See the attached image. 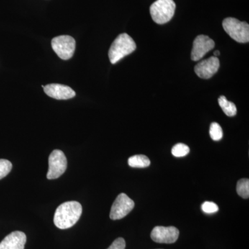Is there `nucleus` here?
I'll return each mask as SVG.
<instances>
[{"label": "nucleus", "instance_id": "39448f33", "mask_svg": "<svg viewBox=\"0 0 249 249\" xmlns=\"http://www.w3.org/2000/svg\"><path fill=\"white\" fill-rule=\"evenodd\" d=\"M52 46L59 58L67 60L71 58L74 53L76 41L71 36H60L54 37Z\"/></svg>", "mask_w": 249, "mask_h": 249}, {"label": "nucleus", "instance_id": "9d476101", "mask_svg": "<svg viewBox=\"0 0 249 249\" xmlns=\"http://www.w3.org/2000/svg\"><path fill=\"white\" fill-rule=\"evenodd\" d=\"M219 65V60L217 57H211L199 62L195 67V72L199 78L209 79L217 73Z\"/></svg>", "mask_w": 249, "mask_h": 249}, {"label": "nucleus", "instance_id": "423d86ee", "mask_svg": "<svg viewBox=\"0 0 249 249\" xmlns=\"http://www.w3.org/2000/svg\"><path fill=\"white\" fill-rule=\"evenodd\" d=\"M67 168V160L64 152L60 150H54L49 157V170L47 178L48 179H55L65 173Z\"/></svg>", "mask_w": 249, "mask_h": 249}, {"label": "nucleus", "instance_id": "dca6fc26", "mask_svg": "<svg viewBox=\"0 0 249 249\" xmlns=\"http://www.w3.org/2000/svg\"><path fill=\"white\" fill-rule=\"evenodd\" d=\"M210 136L214 142L220 141L223 137V130L221 126L217 123H213L210 126Z\"/></svg>", "mask_w": 249, "mask_h": 249}, {"label": "nucleus", "instance_id": "2eb2a0df", "mask_svg": "<svg viewBox=\"0 0 249 249\" xmlns=\"http://www.w3.org/2000/svg\"><path fill=\"white\" fill-rule=\"evenodd\" d=\"M237 193L239 196L244 199L249 197V178H242L237 183Z\"/></svg>", "mask_w": 249, "mask_h": 249}, {"label": "nucleus", "instance_id": "f8f14e48", "mask_svg": "<svg viewBox=\"0 0 249 249\" xmlns=\"http://www.w3.org/2000/svg\"><path fill=\"white\" fill-rule=\"evenodd\" d=\"M27 236L23 232L14 231L0 242V249H24Z\"/></svg>", "mask_w": 249, "mask_h": 249}, {"label": "nucleus", "instance_id": "f257e3e1", "mask_svg": "<svg viewBox=\"0 0 249 249\" xmlns=\"http://www.w3.org/2000/svg\"><path fill=\"white\" fill-rule=\"evenodd\" d=\"M82 212L83 208L79 202L67 201L57 208L54 214V224L60 229H70L79 220Z\"/></svg>", "mask_w": 249, "mask_h": 249}, {"label": "nucleus", "instance_id": "4468645a", "mask_svg": "<svg viewBox=\"0 0 249 249\" xmlns=\"http://www.w3.org/2000/svg\"><path fill=\"white\" fill-rule=\"evenodd\" d=\"M128 164L132 168H147L150 165V160L145 155H134L129 158Z\"/></svg>", "mask_w": 249, "mask_h": 249}, {"label": "nucleus", "instance_id": "412c9836", "mask_svg": "<svg viewBox=\"0 0 249 249\" xmlns=\"http://www.w3.org/2000/svg\"><path fill=\"white\" fill-rule=\"evenodd\" d=\"M214 57L219 56V55H220V52H219V51H215V52H214Z\"/></svg>", "mask_w": 249, "mask_h": 249}, {"label": "nucleus", "instance_id": "f03ea898", "mask_svg": "<svg viewBox=\"0 0 249 249\" xmlns=\"http://www.w3.org/2000/svg\"><path fill=\"white\" fill-rule=\"evenodd\" d=\"M136 49L135 42L128 34H121L113 42L109 49L108 55L111 63H117L124 57L133 53Z\"/></svg>", "mask_w": 249, "mask_h": 249}, {"label": "nucleus", "instance_id": "6ab92c4d", "mask_svg": "<svg viewBox=\"0 0 249 249\" xmlns=\"http://www.w3.org/2000/svg\"><path fill=\"white\" fill-rule=\"evenodd\" d=\"M201 209L204 213L208 214L214 213L217 212L219 207L217 204L211 201H205L201 206Z\"/></svg>", "mask_w": 249, "mask_h": 249}, {"label": "nucleus", "instance_id": "6e6552de", "mask_svg": "<svg viewBox=\"0 0 249 249\" xmlns=\"http://www.w3.org/2000/svg\"><path fill=\"white\" fill-rule=\"evenodd\" d=\"M214 42L209 36H198L193 42L191 52V59L193 61L201 60L210 51L213 49Z\"/></svg>", "mask_w": 249, "mask_h": 249}, {"label": "nucleus", "instance_id": "a211bd4d", "mask_svg": "<svg viewBox=\"0 0 249 249\" xmlns=\"http://www.w3.org/2000/svg\"><path fill=\"white\" fill-rule=\"evenodd\" d=\"M12 167V163L9 160H0V179L9 175Z\"/></svg>", "mask_w": 249, "mask_h": 249}, {"label": "nucleus", "instance_id": "0eeeda50", "mask_svg": "<svg viewBox=\"0 0 249 249\" xmlns=\"http://www.w3.org/2000/svg\"><path fill=\"white\" fill-rule=\"evenodd\" d=\"M134 202L127 195L121 193L113 203L109 217L112 220L123 219L133 210Z\"/></svg>", "mask_w": 249, "mask_h": 249}, {"label": "nucleus", "instance_id": "7ed1b4c3", "mask_svg": "<svg viewBox=\"0 0 249 249\" xmlns=\"http://www.w3.org/2000/svg\"><path fill=\"white\" fill-rule=\"evenodd\" d=\"M175 9L176 4L173 0H157L150 6V15L154 22L163 24L171 20Z\"/></svg>", "mask_w": 249, "mask_h": 249}, {"label": "nucleus", "instance_id": "ddd939ff", "mask_svg": "<svg viewBox=\"0 0 249 249\" xmlns=\"http://www.w3.org/2000/svg\"><path fill=\"white\" fill-rule=\"evenodd\" d=\"M218 103L222 108L224 114L228 116H234L237 114V107L233 103L228 101L224 96H221L218 98Z\"/></svg>", "mask_w": 249, "mask_h": 249}, {"label": "nucleus", "instance_id": "9b49d317", "mask_svg": "<svg viewBox=\"0 0 249 249\" xmlns=\"http://www.w3.org/2000/svg\"><path fill=\"white\" fill-rule=\"evenodd\" d=\"M44 91L46 94L57 100H68L76 96V92L70 87L55 83L47 85Z\"/></svg>", "mask_w": 249, "mask_h": 249}, {"label": "nucleus", "instance_id": "20e7f679", "mask_svg": "<svg viewBox=\"0 0 249 249\" xmlns=\"http://www.w3.org/2000/svg\"><path fill=\"white\" fill-rule=\"evenodd\" d=\"M223 28L228 35L239 43H247L249 41L248 23L241 22L233 18H227L222 22Z\"/></svg>", "mask_w": 249, "mask_h": 249}, {"label": "nucleus", "instance_id": "aec40b11", "mask_svg": "<svg viewBox=\"0 0 249 249\" xmlns=\"http://www.w3.org/2000/svg\"><path fill=\"white\" fill-rule=\"evenodd\" d=\"M125 241L122 237L116 239L107 249H125Z\"/></svg>", "mask_w": 249, "mask_h": 249}, {"label": "nucleus", "instance_id": "f3484780", "mask_svg": "<svg viewBox=\"0 0 249 249\" xmlns=\"http://www.w3.org/2000/svg\"><path fill=\"white\" fill-rule=\"evenodd\" d=\"M190 152V148L188 145L183 143H178L172 149V154L175 157H183Z\"/></svg>", "mask_w": 249, "mask_h": 249}, {"label": "nucleus", "instance_id": "1a4fd4ad", "mask_svg": "<svg viewBox=\"0 0 249 249\" xmlns=\"http://www.w3.org/2000/svg\"><path fill=\"white\" fill-rule=\"evenodd\" d=\"M178 235L179 231L174 227H156L151 232L152 240L157 243H175Z\"/></svg>", "mask_w": 249, "mask_h": 249}]
</instances>
